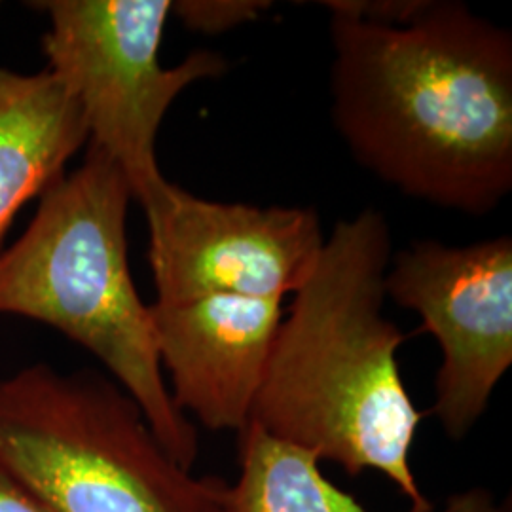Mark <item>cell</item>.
<instances>
[{
  "mask_svg": "<svg viewBox=\"0 0 512 512\" xmlns=\"http://www.w3.org/2000/svg\"><path fill=\"white\" fill-rule=\"evenodd\" d=\"M131 202L122 169L90 145L84 162L40 196L21 238L0 251V315L46 323L93 353L167 454L192 469L198 429L171 399L150 306L129 270Z\"/></svg>",
  "mask_w": 512,
  "mask_h": 512,
  "instance_id": "3957f363",
  "label": "cell"
},
{
  "mask_svg": "<svg viewBox=\"0 0 512 512\" xmlns=\"http://www.w3.org/2000/svg\"><path fill=\"white\" fill-rule=\"evenodd\" d=\"M0 467L52 512H222L228 488L171 458L116 382L48 365L0 380Z\"/></svg>",
  "mask_w": 512,
  "mask_h": 512,
  "instance_id": "277c9868",
  "label": "cell"
},
{
  "mask_svg": "<svg viewBox=\"0 0 512 512\" xmlns=\"http://www.w3.org/2000/svg\"><path fill=\"white\" fill-rule=\"evenodd\" d=\"M239 435V476L228 484L222 512H370L323 476L319 459L272 439L255 423ZM431 512H503L486 488L454 494Z\"/></svg>",
  "mask_w": 512,
  "mask_h": 512,
  "instance_id": "30bf717a",
  "label": "cell"
},
{
  "mask_svg": "<svg viewBox=\"0 0 512 512\" xmlns=\"http://www.w3.org/2000/svg\"><path fill=\"white\" fill-rule=\"evenodd\" d=\"M150 313L175 406L211 431L241 433L285 315L283 300L207 296L154 302Z\"/></svg>",
  "mask_w": 512,
  "mask_h": 512,
  "instance_id": "ba28073f",
  "label": "cell"
},
{
  "mask_svg": "<svg viewBox=\"0 0 512 512\" xmlns=\"http://www.w3.org/2000/svg\"><path fill=\"white\" fill-rule=\"evenodd\" d=\"M503 512H511V499H507V505L503 507Z\"/></svg>",
  "mask_w": 512,
  "mask_h": 512,
  "instance_id": "4fadbf2b",
  "label": "cell"
},
{
  "mask_svg": "<svg viewBox=\"0 0 512 512\" xmlns=\"http://www.w3.org/2000/svg\"><path fill=\"white\" fill-rule=\"evenodd\" d=\"M332 120L404 196L467 215L512 190V35L454 0L406 25L330 14Z\"/></svg>",
  "mask_w": 512,
  "mask_h": 512,
  "instance_id": "6da1fadb",
  "label": "cell"
},
{
  "mask_svg": "<svg viewBox=\"0 0 512 512\" xmlns=\"http://www.w3.org/2000/svg\"><path fill=\"white\" fill-rule=\"evenodd\" d=\"M31 6L50 16L42 37L48 71L73 93L84 114L90 145L118 165L143 209L169 181L158 165L156 139L181 93L228 71L211 50L165 69L160 46L171 0H46Z\"/></svg>",
  "mask_w": 512,
  "mask_h": 512,
  "instance_id": "5b68a950",
  "label": "cell"
},
{
  "mask_svg": "<svg viewBox=\"0 0 512 512\" xmlns=\"http://www.w3.org/2000/svg\"><path fill=\"white\" fill-rule=\"evenodd\" d=\"M143 211L156 304L283 300L306 283L327 239L311 207L213 202L173 183Z\"/></svg>",
  "mask_w": 512,
  "mask_h": 512,
  "instance_id": "52a82bcc",
  "label": "cell"
},
{
  "mask_svg": "<svg viewBox=\"0 0 512 512\" xmlns=\"http://www.w3.org/2000/svg\"><path fill=\"white\" fill-rule=\"evenodd\" d=\"M391 255V228L378 209L334 222L281 319L249 423L348 475L374 469L410 512H431L410 467L421 414L397 359L404 334L384 313Z\"/></svg>",
  "mask_w": 512,
  "mask_h": 512,
  "instance_id": "7a4b0ae2",
  "label": "cell"
},
{
  "mask_svg": "<svg viewBox=\"0 0 512 512\" xmlns=\"http://www.w3.org/2000/svg\"><path fill=\"white\" fill-rule=\"evenodd\" d=\"M86 141L84 114L52 71L0 67V239L23 205L65 175Z\"/></svg>",
  "mask_w": 512,
  "mask_h": 512,
  "instance_id": "9c48e42d",
  "label": "cell"
},
{
  "mask_svg": "<svg viewBox=\"0 0 512 512\" xmlns=\"http://www.w3.org/2000/svg\"><path fill=\"white\" fill-rule=\"evenodd\" d=\"M0 512H52L21 482L0 467Z\"/></svg>",
  "mask_w": 512,
  "mask_h": 512,
  "instance_id": "7c38bea8",
  "label": "cell"
},
{
  "mask_svg": "<svg viewBox=\"0 0 512 512\" xmlns=\"http://www.w3.org/2000/svg\"><path fill=\"white\" fill-rule=\"evenodd\" d=\"M385 293L437 338L433 412L450 439H463L512 365L511 236L461 247L414 241L391 255Z\"/></svg>",
  "mask_w": 512,
  "mask_h": 512,
  "instance_id": "8992f818",
  "label": "cell"
},
{
  "mask_svg": "<svg viewBox=\"0 0 512 512\" xmlns=\"http://www.w3.org/2000/svg\"><path fill=\"white\" fill-rule=\"evenodd\" d=\"M272 8L266 0H179L171 2V14L186 29L203 35H220L253 23Z\"/></svg>",
  "mask_w": 512,
  "mask_h": 512,
  "instance_id": "8fae6325",
  "label": "cell"
}]
</instances>
